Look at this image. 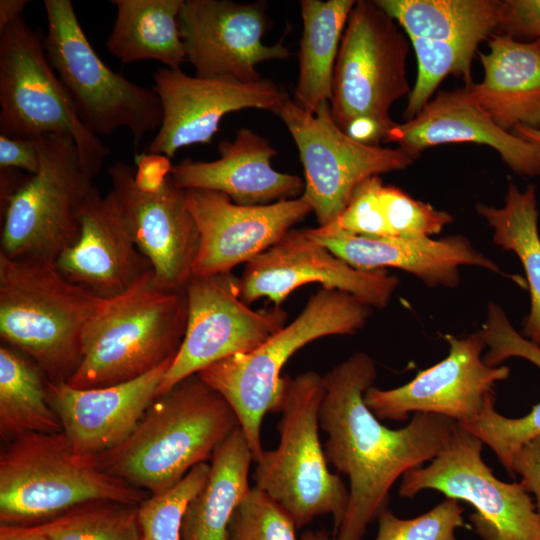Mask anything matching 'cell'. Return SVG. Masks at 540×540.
Instances as JSON below:
<instances>
[{
	"instance_id": "24",
	"label": "cell",
	"mask_w": 540,
	"mask_h": 540,
	"mask_svg": "<svg viewBox=\"0 0 540 540\" xmlns=\"http://www.w3.org/2000/svg\"><path fill=\"white\" fill-rule=\"evenodd\" d=\"M460 142L491 147L518 175H540L534 147L500 128L464 86L439 91L414 118L394 123L383 140L397 144L414 160L428 148Z\"/></svg>"
},
{
	"instance_id": "16",
	"label": "cell",
	"mask_w": 540,
	"mask_h": 540,
	"mask_svg": "<svg viewBox=\"0 0 540 540\" xmlns=\"http://www.w3.org/2000/svg\"><path fill=\"white\" fill-rule=\"evenodd\" d=\"M448 355L420 371L408 383L383 390L374 386L364 401L378 419L404 421L414 413H434L458 424L473 421L481 412L493 387L509 377L507 366H489L482 357L486 347L479 331L464 338L445 336Z\"/></svg>"
},
{
	"instance_id": "11",
	"label": "cell",
	"mask_w": 540,
	"mask_h": 540,
	"mask_svg": "<svg viewBox=\"0 0 540 540\" xmlns=\"http://www.w3.org/2000/svg\"><path fill=\"white\" fill-rule=\"evenodd\" d=\"M40 166L1 205V252L9 258L55 262L78 238L83 206L95 189L74 140L35 138Z\"/></svg>"
},
{
	"instance_id": "26",
	"label": "cell",
	"mask_w": 540,
	"mask_h": 540,
	"mask_svg": "<svg viewBox=\"0 0 540 540\" xmlns=\"http://www.w3.org/2000/svg\"><path fill=\"white\" fill-rule=\"evenodd\" d=\"M311 239L328 248L350 266L372 271L397 268L420 279L428 287H456L461 266H477L501 273L499 266L462 235L440 239L376 238L304 229Z\"/></svg>"
},
{
	"instance_id": "37",
	"label": "cell",
	"mask_w": 540,
	"mask_h": 540,
	"mask_svg": "<svg viewBox=\"0 0 540 540\" xmlns=\"http://www.w3.org/2000/svg\"><path fill=\"white\" fill-rule=\"evenodd\" d=\"M296 529L276 501L251 487L231 517L226 540H298Z\"/></svg>"
},
{
	"instance_id": "19",
	"label": "cell",
	"mask_w": 540,
	"mask_h": 540,
	"mask_svg": "<svg viewBox=\"0 0 540 540\" xmlns=\"http://www.w3.org/2000/svg\"><path fill=\"white\" fill-rule=\"evenodd\" d=\"M153 80L163 116L147 152L170 159L183 147L209 143L230 112L249 108L273 112L283 92L266 78L243 82L229 76H190L181 69L161 68Z\"/></svg>"
},
{
	"instance_id": "28",
	"label": "cell",
	"mask_w": 540,
	"mask_h": 540,
	"mask_svg": "<svg viewBox=\"0 0 540 540\" xmlns=\"http://www.w3.org/2000/svg\"><path fill=\"white\" fill-rule=\"evenodd\" d=\"M488 352L483 356L489 366L519 357L540 368V346L526 339L508 319L505 311L489 302L485 321L480 329ZM495 395L489 394L479 415L471 422L460 424L487 444L497 455L507 473L514 477L512 463L515 454L529 441L540 436V403L520 418H508L494 408Z\"/></svg>"
},
{
	"instance_id": "36",
	"label": "cell",
	"mask_w": 540,
	"mask_h": 540,
	"mask_svg": "<svg viewBox=\"0 0 540 540\" xmlns=\"http://www.w3.org/2000/svg\"><path fill=\"white\" fill-rule=\"evenodd\" d=\"M210 472L207 462L194 466L176 485L146 497L137 506L142 540H180L185 510L203 488Z\"/></svg>"
},
{
	"instance_id": "20",
	"label": "cell",
	"mask_w": 540,
	"mask_h": 540,
	"mask_svg": "<svg viewBox=\"0 0 540 540\" xmlns=\"http://www.w3.org/2000/svg\"><path fill=\"white\" fill-rule=\"evenodd\" d=\"M108 175L123 220L155 278L167 288L184 289L193 275L200 243L186 190L169 178L160 190L144 192L135 183V169L121 161L108 168Z\"/></svg>"
},
{
	"instance_id": "34",
	"label": "cell",
	"mask_w": 540,
	"mask_h": 540,
	"mask_svg": "<svg viewBox=\"0 0 540 540\" xmlns=\"http://www.w3.org/2000/svg\"><path fill=\"white\" fill-rule=\"evenodd\" d=\"M61 421L50 406L42 372L17 350L0 347V433L13 439L29 433L62 432Z\"/></svg>"
},
{
	"instance_id": "25",
	"label": "cell",
	"mask_w": 540,
	"mask_h": 540,
	"mask_svg": "<svg viewBox=\"0 0 540 540\" xmlns=\"http://www.w3.org/2000/svg\"><path fill=\"white\" fill-rule=\"evenodd\" d=\"M219 158L174 164L170 178L183 190L203 189L221 192L239 205H267L299 198L305 182L297 175L272 167L278 152L270 142L249 128L237 131L233 140L218 144Z\"/></svg>"
},
{
	"instance_id": "32",
	"label": "cell",
	"mask_w": 540,
	"mask_h": 540,
	"mask_svg": "<svg viewBox=\"0 0 540 540\" xmlns=\"http://www.w3.org/2000/svg\"><path fill=\"white\" fill-rule=\"evenodd\" d=\"M116 18L107 38V50L129 64L159 61L181 69L186 53L180 37L178 15L184 0H112Z\"/></svg>"
},
{
	"instance_id": "41",
	"label": "cell",
	"mask_w": 540,
	"mask_h": 540,
	"mask_svg": "<svg viewBox=\"0 0 540 540\" xmlns=\"http://www.w3.org/2000/svg\"><path fill=\"white\" fill-rule=\"evenodd\" d=\"M514 475L521 476V482L536 499V512L540 521V436L526 443L514 456Z\"/></svg>"
},
{
	"instance_id": "35",
	"label": "cell",
	"mask_w": 540,
	"mask_h": 540,
	"mask_svg": "<svg viewBox=\"0 0 540 540\" xmlns=\"http://www.w3.org/2000/svg\"><path fill=\"white\" fill-rule=\"evenodd\" d=\"M137 506L91 501L32 525L49 540H142Z\"/></svg>"
},
{
	"instance_id": "4",
	"label": "cell",
	"mask_w": 540,
	"mask_h": 540,
	"mask_svg": "<svg viewBox=\"0 0 540 540\" xmlns=\"http://www.w3.org/2000/svg\"><path fill=\"white\" fill-rule=\"evenodd\" d=\"M104 298L65 279L55 262L0 253V336L48 381L66 382L81 360L84 328Z\"/></svg>"
},
{
	"instance_id": "6",
	"label": "cell",
	"mask_w": 540,
	"mask_h": 540,
	"mask_svg": "<svg viewBox=\"0 0 540 540\" xmlns=\"http://www.w3.org/2000/svg\"><path fill=\"white\" fill-rule=\"evenodd\" d=\"M282 394L276 412L280 442L263 451L253 475L255 488L276 501L297 529L314 518L331 515L335 531L349 500V490L328 469L319 439V412L324 397L323 376L307 371L292 378L282 376Z\"/></svg>"
},
{
	"instance_id": "1",
	"label": "cell",
	"mask_w": 540,
	"mask_h": 540,
	"mask_svg": "<svg viewBox=\"0 0 540 540\" xmlns=\"http://www.w3.org/2000/svg\"><path fill=\"white\" fill-rule=\"evenodd\" d=\"M376 375L373 358L358 351L323 376L319 425L328 435L326 459L350 481L336 540H362L368 526L388 508L396 480L436 458L457 424L443 415L419 412L405 427L387 428L364 401Z\"/></svg>"
},
{
	"instance_id": "44",
	"label": "cell",
	"mask_w": 540,
	"mask_h": 540,
	"mask_svg": "<svg viewBox=\"0 0 540 540\" xmlns=\"http://www.w3.org/2000/svg\"><path fill=\"white\" fill-rule=\"evenodd\" d=\"M28 0H0V32L10 23L22 17Z\"/></svg>"
},
{
	"instance_id": "29",
	"label": "cell",
	"mask_w": 540,
	"mask_h": 540,
	"mask_svg": "<svg viewBox=\"0 0 540 540\" xmlns=\"http://www.w3.org/2000/svg\"><path fill=\"white\" fill-rule=\"evenodd\" d=\"M452 221L448 212L416 200L400 188L385 185L380 176H373L356 187L334 220L317 228L332 234L413 239L439 234Z\"/></svg>"
},
{
	"instance_id": "15",
	"label": "cell",
	"mask_w": 540,
	"mask_h": 540,
	"mask_svg": "<svg viewBox=\"0 0 540 540\" xmlns=\"http://www.w3.org/2000/svg\"><path fill=\"white\" fill-rule=\"evenodd\" d=\"M405 31L416 55V86L433 93L449 75L470 86L478 45L496 33L500 0H376Z\"/></svg>"
},
{
	"instance_id": "39",
	"label": "cell",
	"mask_w": 540,
	"mask_h": 540,
	"mask_svg": "<svg viewBox=\"0 0 540 540\" xmlns=\"http://www.w3.org/2000/svg\"><path fill=\"white\" fill-rule=\"evenodd\" d=\"M495 34L519 41L540 40V0H500Z\"/></svg>"
},
{
	"instance_id": "45",
	"label": "cell",
	"mask_w": 540,
	"mask_h": 540,
	"mask_svg": "<svg viewBox=\"0 0 540 540\" xmlns=\"http://www.w3.org/2000/svg\"><path fill=\"white\" fill-rule=\"evenodd\" d=\"M512 132L534 147L540 161V129H531L524 126H517Z\"/></svg>"
},
{
	"instance_id": "33",
	"label": "cell",
	"mask_w": 540,
	"mask_h": 540,
	"mask_svg": "<svg viewBox=\"0 0 540 540\" xmlns=\"http://www.w3.org/2000/svg\"><path fill=\"white\" fill-rule=\"evenodd\" d=\"M476 211L492 228L493 242L514 252L523 266L531 303L521 334L540 346V235L536 187L528 185L521 191L509 182L503 207L479 203Z\"/></svg>"
},
{
	"instance_id": "23",
	"label": "cell",
	"mask_w": 540,
	"mask_h": 540,
	"mask_svg": "<svg viewBox=\"0 0 540 540\" xmlns=\"http://www.w3.org/2000/svg\"><path fill=\"white\" fill-rule=\"evenodd\" d=\"M76 241L56 259L55 265L68 281L101 298L122 294L152 269L134 242L110 191H92L80 216Z\"/></svg>"
},
{
	"instance_id": "3",
	"label": "cell",
	"mask_w": 540,
	"mask_h": 540,
	"mask_svg": "<svg viewBox=\"0 0 540 540\" xmlns=\"http://www.w3.org/2000/svg\"><path fill=\"white\" fill-rule=\"evenodd\" d=\"M187 314L185 289L161 285L151 270L127 291L103 299L84 328L81 360L66 383L78 389L115 385L173 359Z\"/></svg>"
},
{
	"instance_id": "18",
	"label": "cell",
	"mask_w": 540,
	"mask_h": 540,
	"mask_svg": "<svg viewBox=\"0 0 540 540\" xmlns=\"http://www.w3.org/2000/svg\"><path fill=\"white\" fill-rule=\"evenodd\" d=\"M314 282L349 293L377 309L389 304L400 283L385 269H356L308 237L304 230L291 229L246 263L240 277L241 298L249 305L266 297L279 306L298 287Z\"/></svg>"
},
{
	"instance_id": "5",
	"label": "cell",
	"mask_w": 540,
	"mask_h": 540,
	"mask_svg": "<svg viewBox=\"0 0 540 540\" xmlns=\"http://www.w3.org/2000/svg\"><path fill=\"white\" fill-rule=\"evenodd\" d=\"M371 309L349 293L322 287L293 322L258 348L224 358L198 373L232 407L253 462L264 451L262 421L266 413L278 408L283 384L281 370L288 359L318 338L356 333L365 326Z\"/></svg>"
},
{
	"instance_id": "21",
	"label": "cell",
	"mask_w": 540,
	"mask_h": 540,
	"mask_svg": "<svg viewBox=\"0 0 540 540\" xmlns=\"http://www.w3.org/2000/svg\"><path fill=\"white\" fill-rule=\"evenodd\" d=\"M187 206L197 224L200 243L193 275L231 272L276 244L292 227L313 212L299 198L267 205L244 206L211 190H186Z\"/></svg>"
},
{
	"instance_id": "27",
	"label": "cell",
	"mask_w": 540,
	"mask_h": 540,
	"mask_svg": "<svg viewBox=\"0 0 540 540\" xmlns=\"http://www.w3.org/2000/svg\"><path fill=\"white\" fill-rule=\"evenodd\" d=\"M478 55L484 78L466 87L475 101L505 131L540 129V40L493 34Z\"/></svg>"
},
{
	"instance_id": "10",
	"label": "cell",
	"mask_w": 540,
	"mask_h": 540,
	"mask_svg": "<svg viewBox=\"0 0 540 540\" xmlns=\"http://www.w3.org/2000/svg\"><path fill=\"white\" fill-rule=\"evenodd\" d=\"M43 38L23 17L0 32V134L20 139L69 136L95 178L109 148L80 118L48 61Z\"/></svg>"
},
{
	"instance_id": "2",
	"label": "cell",
	"mask_w": 540,
	"mask_h": 540,
	"mask_svg": "<svg viewBox=\"0 0 540 540\" xmlns=\"http://www.w3.org/2000/svg\"><path fill=\"white\" fill-rule=\"evenodd\" d=\"M238 426L230 404L194 374L158 396L124 442L91 461L151 495L160 494L210 460Z\"/></svg>"
},
{
	"instance_id": "17",
	"label": "cell",
	"mask_w": 540,
	"mask_h": 540,
	"mask_svg": "<svg viewBox=\"0 0 540 540\" xmlns=\"http://www.w3.org/2000/svg\"><path fill=\"white\" fill-rule=\"evenodd\" d=\"M268 3L231 0H184L178 15L188 61L199 77L229 76L243 82L262 79L256 66L292 56L283 38L263 42Z\"/></svg>"
},
{
	"instance_id": "22",
	"label": "cell",
	"mask_w": 540,
	"mask_h": 540,
	"mask_svg": "<svg viewBox=\"0 0 540 540\" xmlns=\"http://www.w3.org/2000/svg\"><path fill=\"white\" fill-rule=\"evenodd\" d=\"M172 360L138 378L105 387L78 389L66 382L45 381L47 400L75 455L92 460L124 442L159 396Z\"/></svg>"
},
{
	"instance_id": "46",
	"label": "cell",
	"mask_w": 540,
	"mask_h": 540,
	"mask_svg": "<svg viewBox=\"0 0 540 540\" xmlns=\"http://www.w3.org/2000/svg\"><path fill=\"white\" fill-rule=\"evenodd\" d=\"M299 540H336L335 537H331L328 535L327 532L320 530V531H312L308 530L305 531Z\"/></svg>"
},
{
	"instance_id": "7",
	"label": "cell",
	"mask_w": 540,
	"mask_h": 540,
	"mask_svg": "<svg viewBox=\"0 0 540 540\" xmlns=\"http://www.w3.org/2000/svg\"><path fill=\"white\" fill-rule=\"evenodd\" d=\"M410 41L376 1H356L335 64L330 109L353 139L380 145L394 125L390 108L409 96L406 63Z\"/></svg>"
},
{
	"instance_id": "40",
	"label": "cell",
	"mask_w": 540,
	"mask_h": 540,
	"mask_svg": "<svg viewBox=\"0 0 540 540\" xmlns=\"http://www.w3.org/2000/svg\"><path fill=\"white\" fill-rule=\"evenodd\" d=\"M40 166L36 139L10 138L0 134V169H21L30 175Z\"/></svg>"
},
{
	"instance_id": "9",
	"label": "cell",
	"mask_w": 540,
	"mask_h": 540,
	"mask_svg": "<svg viewBox=\"0 0 540 540\" xmlns=\"http://www.w3.org/2000/svg\"><path fill=\"white\" fill-rule=\"evenodd\" d=\"M43 5L48 22L45 53L80 118L96 135L127 128L137 153L145 135L161 125L157 93L105 65L88 41L70 0H44Z\"/></svg>"
},
{
	"instance_id": "30",
	"label": "cell",
	"mask_w": 540,
	"mask_h": 540,
	"mask_svg": "<svg viewBox=\"0 0 540 540\" xmlns=\"http://www.w3.org/2000/svg\"><path fill=\"white\" fill-rule=\"evenodd\" d=\"M253 462L246 436L238 426L214 451L203 488L189 502L180 540H226L231 517L251 487Z\"/></svg>"
},
{
	"instance_id": "42",
	"label": "cell",
	"mask_w": 540,
	"mask_h": 540,
	"mask_svg": "<svg viewBox=\"0 0 540 540\" xmlns=\"http://www.w3.org/2000/svg\"><path fill=\"white\" fill-rule=\"evenodd\" d=\"M135 183L144 192L160 190L170 178L173 164L165 155L143 152L136 156Z\"/></svg>"
},
{
	"instance_id": "8",
	"label": "cell",
	"mask_w": 540,
	"mask_h": 540,
	"mask_svg": "<svg viewBox=\"0 0 540 540\" xmlns=\"http://www.w3.org/2000/svg\"><path fill=\"white\" fill-rule=\"evenodd\" d=\"M145 494L75 455L63 431L19 436L1 452V524H34L98 500L139 505Z\"/></svg>"
},
{
	"instance_id": "13",
	"label": "cell",
	"mask_w": 540,
	"mask_h": 540,
	"mask_svg": "<svg viewBox=\"0 0 540 540\" xmlns=\"http://www.w3.org/2000/svg\"><path fill=\"white\" fill-rule=\"evenodd\" d=\"M483 442L460 424L429 465L402 476L399 495L433 489L472 505L469 518L482 540H540V521L522 482L496 478L482 459Z\"/></svg>"
},
{
	"instance_id": "12",
	"label": "cell",
	"mask_w": 540,
	"mask_h": 540,
	"mask_svg": "<svg viewBox=\"0 0 540 540\" xmlns=\"http://www.w3.org/2000/svg\"><path fill=\"white\" fill-rule=\"evenodd\" d=\"M289 130L304 168L302 197L319 226L334 220L366 179L400 171L415 160L404 150L369 145L345 133L333 120L330 103L315 114L297 105L286 89L273 110Z\"/></svg>"
},
{
	"instance_id": "43",
	"label": "cell",
	"mask_w": 540,
	"mask_h": 540,
	"mask_svg": "<svg viewBox=\"0 0 540 540\" xmlns=\"http://www.w3.org/2000/svg\"><path fill=\"white\" fill-rule=\"evenodd\" d=\"M0 540H49L34 525L1 524Z\"/></svg>"
},
{
	"instance_id": "14",
	"label": "cell",
	"mask_w": 540,
	"mask_h": 540,
	"mask_svg": "<svg viewBox=\"0 0 540 540\" xmlns=\"http://www.w3.org/2000/svg\"><path fill=\"white\" fill-rule=\"evenodd\" d=\"M184 289L186 329L159 396L224 358L255 350L281 330L287 318L280 306L251 309L241 298L240 278L231 272L192 275Z\"/></svg>"
},
{
	"instance_id": "38",
	"label": "cell",
	"mask_w": 540,
	"mask_h": 540,
	"mask_svg": "<svg viewBox=\"0 0 540 540\" xmlns=\"http://www.w3.org/2000/svg\"><path fill=\"white\" fill-rule=\"evenodd\" d=\"M460 501L446 498L428 512L412 518L396 517L388 508L378 517L375 540H457L455 532L465 526Z\"/></svg>"
},
{
	"instance_id": "31",
	"label": "cell",
	"mask_w": 540,
	"mask_h": 540,
	"mask_svg": "<svg viewBox=\"0 0 540 540\" xmlns=\"http://www.w3.org/2000/svg\"><path fill=\"white\" fill-rule=\"evenodd\" d=\"M303 31L297 53L299 75L294 102L315 114L330 103L335 64L354 0H301Z\"/></svg>"
}]
</instances>
